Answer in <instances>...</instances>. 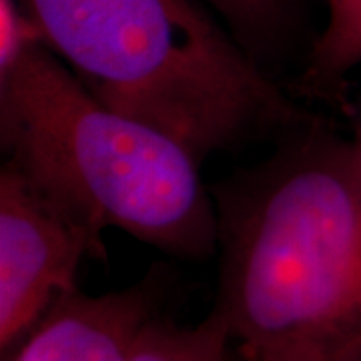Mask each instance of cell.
I'll return each instance as SVG.
<instances>
[{"instance_id":"11","label":"cell","mask_w":361,"mask_h":361,"mask_svg":"<svg viewBox=\"0 0 361 361\" xmlns=\"http://www.w3.org/2000/svg\"><path fill=\"white\" fill-rule=\"evenodd\" d=\"M329 361H361V345L360 348L349 349V351H345V353H341V355H337V357Z\"/></svg>"},{"instance_id":"8","label":"cell","mask_w":361,"mask_h":361,"mask_svg":"<svg viewBox=\"0 0 361 361\" xmlns=\"http://www.w3.org/2000/svg\"><path fill=\"white\" fill-rule=\"evenodd\" d=\"M130 361H237L227 319L219 310L197 325H179L159 313L137 339Z\"/></svg>"},{"instance_id":"4","label":"cell","mask_w":361,"mask_h":361,"mask_svg":"<svg viewBox=\"0 0 361 361\" xmlns=\"http://www.w3.org/2000/svg\"><path fill=\"white\" fill-rule=\"evenodd\" d=\"M103 237L78 223L13 163L0 171V355L8 360L42 317L77 291L82 259Z\"/></svg>"},{"instance_id":"1","label":"cell","mask_w":361,"mask_h":361,"mask_svg":"<svg viewBox=\"0 0 361 361\" xmlns=\"http://www.w3.org/2000/svg\"><path fill=\"white\" fill-rule=\"evenodd\" d=\"M219 293L237 361H329L361 345V167L351 137L301 121L215 191Z\"/></svg>"},{"instance_id":"5","label":"cell","mask_w":361,"mask_h":361,"mask_svg":"<svg viewBox=\"0 0 361 361\" xmlns=\"http://www.w3.org/2000/svg\"><path fill=\"white\" fill-rule=\"evenodd\" d=\"M167 279L151 271L121 291L63 297L4 361H130L147 323L161 313Z\"/></svg>"},{"instance_id":"6","label":"cell","mask_w":361,"mask_h":361,"mask_svg":"<svg viewBox=\"0 0 361 361\" xmlns=\"http://www.w3.org/2000/svg\"><path fill=\"white\" fill-rule=\"evenodd\" d=\"M361 66V0H327V23L311 47L299 90L331 101Z\"/></svg>"},{"instance_id":"9","label":"cell","mask_w":361,"mask_h":361,"mask_svg":"<svg viewBox=\"0 0 361 361\" xmlns=\"http://www.w3.org/2000/svg\"><path fill=\"white\" fill-rule=\"evenodd\" d=\"M44 42L20 0H0V75L11 71L28 49Z\"/></svg>"},{"instance_id":"2","label":"cell","mask_w":361,"mask_h":361,"mask_svg":"<svg viewBox=\"0 0 361 361\" xmlns=\"http://www.w3.org/2000/svg\"><path fill=\"white\" fill-rule=\"evenodd\" d=\"M0 142L8 163L99 237L121 229L195 261L219 247L201 163L167 133L101 103L44 42L0 75Z\"/></svg>"},{"instance_id":"3","label":"cell","mask_w":361,"mask_h":361,"mask_svg":"<svg viewBox=\"0 0 361 361\" xmlns=\"http://www.w3.org/2000/svg\"><path fill=\"white\" fill-rule=\"evenodd\" d=\"M44 44L106 106L203 163L303 118L203 0H20Z\"/></svg>"},{"instance_id":"10","label":"cell","mask_w":361,"mask_h":361,"mask_svg":"<svg viewBox=\"0 0 361 361\" xmlns=\"http://www.w3.org/2000/svg\"><path fill=\"white\" fill-rule=\"evenodd\" d=\"M351 123H353L351 142H353V149H355V155H357V161H360V167H361V101L357 103V106L353 109Z\"/></svg>"},{"instance_id":"7","label":"cell","mask_w":361,"mask_h":361,"mask_svg":"<svg viewBox=\"0 0 361 361\" xmlns=\"http://www.w3.org/2000/svg\"><path fill=\"white\" fill-rule=\"evenodd\" d=\"M259 65L275 61L299 30L305 0H203Z\"/></svg>"}]
</instances>
